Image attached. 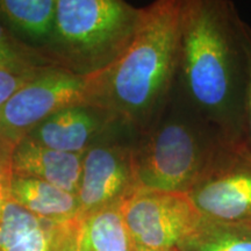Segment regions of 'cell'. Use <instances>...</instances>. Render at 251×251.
<instances>
[{
	"mask_svg": "<svg viewBox=\"0 0 251 251\" xmlns=\"http://www.w3.org/2000/svg\"><path fill=\"white\" fill-rule=\"evenodd\" d=\"M136 134L119 126L84 153L78 200L80 218L121 205L139 190L134 161Z\"/></svg>",
	"mask_w": 251,
	"mask_h": 251,
	"instance_id": "cell-7",
	"label": "cell"
},
{
	"mask_svg": "<svg viewBox=\"0 0 251 251\" xmlns=\"http://www.w3.org/2000/svg\"><path fill=\"white\" fill-rule=\"evenodd\" d=\"M135 247L121 205L106 207L80 218L75 251H134Z\"/></svg>",
	"mask_w": 251,
	"mask_h": 251,
	"instance_id": "cell-14",
	"label": "cell"
},
{
	"mask_svg": "<svg viewBox=\"0 0 251 251\" xmlns=\"http://www.w3.org/2000/svg\"><path fill=\"white\" fill-rule=\"evenodd\" d=\"M180 251H251V225L205 220L199 231Z\"/></svg>",
	"mask_w": 251,
	"mask_h": 251,
	"instance_id": "cell-15",
	"label": "cell"
},
{
	"mask_svg": "<svg viewBox=\"0 0 251 251\" xmlns=\"http://www.w3.org/2000/svg\"><path fill=\"white\" fill-rule=\"evenodd\" d=\"M121 211L135 246L152 250H180L205 221L183 192L139 188Z\"/></svg>",
	"mask_w": 251,
	"mask_h": 251,
	"instance_id": "cell-5",
	"label": "cell"
},
{
	"mask_svg": "<svg viewBox=\"0 0 251 251\" xmlns=\"http://www.w3.org/2000/svg\"><path fill=\"white\" fill-rule=\"evenodd\" d=\"M244 24L233 1L183 0L175 90L233 142L240 140L247 87Z\"/></svg>",
	"mask_w": 251,
	"mask_h": 251,
	"instance_id": "cell-1",
	"label": "cell"
},
{
	"mask_svg": "<svg viewBox=\"0 0 251 251\" xmlns=\"http://www.w3.org/2000/svg\"><path fill=\"white\" fill-rule=\"evenodd\" d=\"M244 48L247 54V87L244 96L242 121H241L240 140L238 143L251 155V26L244 24Z\"/></svg>",
	"mask_w": 251,
	"mask_h": 251,
	"instance_id": "cell-18",
	"label": "cell"
},
{
	"mask_svg": "<svg viewBox=\"0 0 251 251\" xmlns=\"http://www.w3.org/2000/svg\"><path fill=\"white\" fill-rule=\"evenodd\" d=\"M224 140L175 90L161 114L135 137L140 188L188 193Z\"/></svg>",
	"mask_w": 251,
	"mask_h": 251,
	"instance_id": "cell-3",
	"label": "cell"
},
{
	"mask_svg": "<svg viewBox=\"0 0 251 251\" xmlns=\"http://www.w3.org/2000/svg\"><path fill=\"white\" fill-rule=\"evenodd\" d=\"M48 67L0 64V109L21 87L40 76Z\"/></svg>",
	"mask_w": 251,
	"mask_h": 251,
	"instance_id": "cell-17",
	"label": "cell"
},
{
	"mask_svg": "<svg viewBox=\"0 0 251 251\" xmlns=\"http://www.w3.org/2000/svg\"><path fill=\"white\" fill-rule=\"evenodd\" d=\"M56 8V0H0V19L18 39L41 51L54 33Z\"/></svg>",
	"mask_w": 251,
	"mask_h": 251,
	"instance_id": "cell-13",
	"label": "cell"
},
{
	"mask_svg": "<svg viewBox=\"0 0 251 251\" xmlns=\"http://www.w3.org/2000/svg\"><path fill=\"white\" fill-rule=\"evenodd\" d=\"M11 199L31 214L56 224L80 220L77 194L36 178L13 176Z\"/></svg>",
	"mask_w": 251,
	"mask_h": 251,
	"instance_id": "cell-12",
	"label": "cell"
},
{
	"mask_svg": "<svg viewBox=\"0 0 251 251\" xmlns=\"http://www.w3.org/2000/svg\"><path fill=\"white\" fill-rule=\"evenodd\" d=\"M119 126L122 125L112 113L93 103L84 102L52 114L26 137L59 151L84 153Z\"/></svg>",
	"mask_w": 251,
	"mask_h": 251,
	"instance_id": "cell-9",
	"label": "cell"
},
{
	"mask_svg": "<svg viewBox=\"0 0 251 251\" xmlns=\"http://www.w3.org/2000/svg\"><path fill=\"white\" fill-rule=\"evenodd\" d=\"M183 0L144 7L133 42L111 67L90 76V103L135 134L148 128L174 94L179 61Z\"/></svg>",
	"mask_w": 251,
	"mask_h": 251,
	"instance_id": "cell-2",
	"label": "cell"
},
{
	"mask_svg": "<svg viewBox=\"0 0 251 251\" xmlns=\"http://www.w3.org/2000/svg\"><path fill=\"white\" fill-rule=\"evenodd\" d=\"M0 64L30 65V67L52 65L40 50L18 39L2 23L1 19H0Z\"/></svg>",
	"mask_w": 251,
	"mask_h": 251,
	"instance_id": "cell-16",
	"label": "cell"
},
{
	"mask_svg": "<svg viewBox=\"0 0 251 251\" xmlns=\"http://www.w3.org/2000/svg\"><path fill=\"white\" fill-rule=\"evenodd\" d=\"M84 153L59 151L24 137L14 149L13 174L36 178L77 194Z\"/></svg>",
	"mask_w": 251,
	"mask_h": 251,
	"instance_id": "cell-11",
	"label": "cell"
},
{
	"mask_svg": "<svg viewBox=\"0 0 251 251\" xmlns=\"http://www.w3.org/2000/svg\"><path fill=\"white\" fill-rule=\"evenodd\" d=\"M17 144L0 136V215L11 199L13 180V153Z\"/></svg>",
	"mask_w": 251,
	"mask_h": 251,
	"instance_id": "cell-19",
	"label": "cell"
},
{
	"mask_svg": "<svg viewBox=\"0 0 251 251\" xmlns=\"http://www.w3.org/2000/svg\"><path fill=\"white\" fill-rule=\"evenodd\" d=\"M188 194L207 221L251 225V155L224 140Z\"/></svg>",
	"mask_w": 251,
	"mask_h": 251,
	"instance_id": "cell-6",
	"label": "cell"
},
{
	"mask_svg": "<svg viewBox=\"0 0 251 251\" xmlns=\"http://www.w3.org/2000/svg\"><path fill=\"white\" fill-rule=\"evenodd\" d=\"M79 221H48L9 199L0 215V251H75Z\"/></svg>",
	"mask_w": 251,
	"mask_h": 251,
	"instance_id": "cell-10",
	"label": "cell"
},
{
	"mask_svg": "<svg viewBox=\"0 0 251 251\" xmlns=\"http://www.w3.org/2000/svg\"><path fill=\"white\" fill-rule=\"evenodd\" d=\"M134 251H180V250H152V249H147V248L135 247Z\"/></svg>",
	"mask_w": 251,
	"mask_h": 251,
	"instance_id": "cell-20",
	"label": "cell"
},
{
	"mask_svg": "<svg viewBox=\"0 0 251 251\" xmlns=\"http://www.w3.org/2000/svg\"><path fill=\"white\" fill-rule=\"evenodd\" d=\"M51 39L41 50L52 65L92 76L124 55L142 23L144 7L122 0H56Z\"/></svg>",
	"mask_w": 251,
	"mask_h": 251,
	"instance_id": "cell-4",
	"label": "cell"
},
{
	"mask_svg": "<svg viewBox=\"0 0 251 251\" xmlns=\"http://www.w3.org/2000/svg\"><path fill=\"white\" fill-rule=\"evenodd\" d=\"M90 101V76L49 67L0 109V136L18 144L61 109Z\"/></svg>",
	"mask_w": 251,
	"mask_h": 251,
	"instance_id": "cell-8",
	"label": "cell"
}]
</instances>
